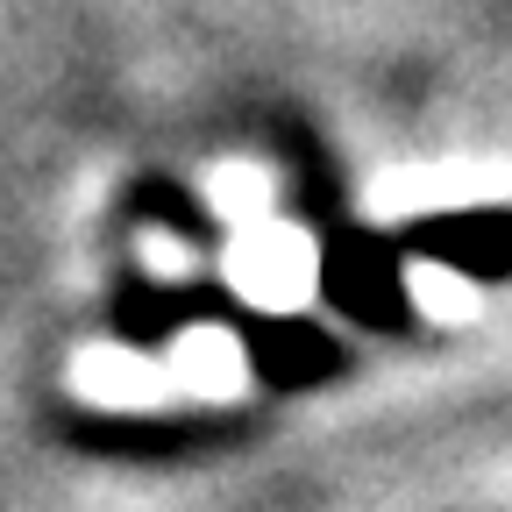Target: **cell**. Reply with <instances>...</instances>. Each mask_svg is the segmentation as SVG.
I'll return each mask as SVG.
<instances>
[{"mask_svg":"<svg viewBox=\"0 0 512 512\" xmlns=\"http://www.w3.org/2000/svg\"><path fill=\"white\" fill-rule=\"evenodd\" d=\"M221 271H228V285H235L256 313H278V320H285V313L313 306V292H320V249H313L306 228L264 221V228L228 235Z\"/></svg>","mask_w":512,"mask_h":512,"instance_id":"1","label":"cell"},{"mask_svg":"<svg viewBox=\"0 0 512 512\" xmlns=\"http://www.w3.org/2000/svg\"><path fill=\"white\" fill-rule=\"evenodd\" d=\"M164 363H171V377H178L185 399L221 406V399H242L249 392V342L235 328H221V320H192V328L171 342Z\"/></svg>","mask_w":512,"mask_h":512,"instance_id":"2","label":"cell"},{"mask_svg":"<svg viewBox=\"0 0 512 512\" xmlns=\"http://www.w3.org/2000/svg\"><path fill=\"white\" fill-rule=\"evenodd\" d=\"M72 384H79V399L121 406V413H150V406H164V399L178 392L171 363L136 356V349H121V342H93V349L72 363Z\"/></svg>","mask_w":512,"mask_h":512,"instance_id":"3","label":"cell"},{"mask_svg":"<svg viewBox=\"0 0 512 512\" xmlns=\"http://www.w3.org/2000/svg\"><path fill=\"white\" fill-rule=\"evenodd\" d=\"M484 200H505V171L491 164H463V171H399L370 192V214L377 221H399V214H441V207H484Z\"/></svg>","mask_w":512,"mask_h":512,"instance_id":"4","label":"cell"},{"mask_svg":"<svg viewBox=\"0 0 512 512\" xmlns=\"http://www.w3.org/2000/svg\"><path fill=\"white\" fill-rule=\"evenodd\" d=\"M406 299L427 313V320H470L484 306L477 278L463 264H448V256H413L406 264Z\"/></svg>","mask_w":512,"mask_h":512,"instance_id":"5","label":"cell"},{"mask_svg":"<svg viewBox=\"0 0 512 512\" xmlns=\"http://www.w3.org/2000/svg\"><path fill=\"white\" fill-rule=\"evenodd\" d=\"M271 200H278V185H271V171L264 164H221L214 178H207V207L242 235V228H264V221H278L271 214Z\"/></svg>","mask_w":512,"mask_h":512,"instance_id":"6","label":"cell"},{"mask_svg":"<svg viewBox=\"0 0 512 512\" xmlns=\"http://www.w3.org/2000/svg\"><path fill=\"white\" fill-rule=\"evenodd\" d=\"M143 256H150V271H171V278L192 264V249H185V242H164V235H150V242H143Z\"/></svg>","mask_w":512,"mask_h":512,"instance_id":"7","label":"cell"}]
</instances>
